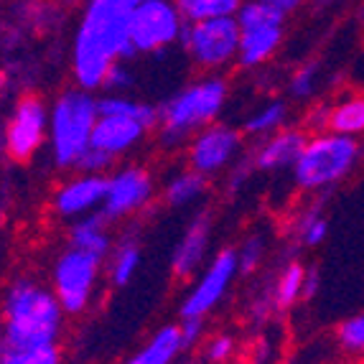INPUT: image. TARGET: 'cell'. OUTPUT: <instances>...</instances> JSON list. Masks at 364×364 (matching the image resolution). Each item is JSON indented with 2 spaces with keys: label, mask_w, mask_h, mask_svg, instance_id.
Masks as SVG:
<instances>
[{
  "label": "cell",
  "mask_w": 364,
  "mask_h": 364,
  "mask_svg": "<svg viewBox=\"0 0 364 364\" xmlns=\"http://www.w3.org/2000/svg\"><path fill=\"white\" fill-rule=\"evenodd\" d=\"M245 138L247 135L235 125L219 120L212 122L186 143V166L204 173L207 178L219 176L230 171L237 164V158L242 156Z\"/></svg>",
  "instance_id": "cell-11"
},
{
  "label": "cell",
  "mask_w": 364,
  "mask_h": 364,
  "mask_svg": "<svg viewBox=\"0 0 364 364\" xmlns=\"http://www.w3.org/2000/svg\"><path fill=\"white\" fill-rule=\"evenodd\" d=\"M306 138H309L306 128L288 125V128L267 135V138L255 140V148H252L247 156L250 166H252V171H260V173L291 171L293 164H296V158L304 151Z\"/></svg>",
  "instance_id": "cell-15"
},
{
  "label": "cell",
  "mask_w": 364,
  "mask_h": 364,
  "mask_svg": "<svg viewBox=\"0 0 364 364\" xmlns=\"http://www.w3.org/2000/svg\"><path fill=\"white\" fill-rule=\"evenodd\" d=\"M237 250V260H240V275H255L262 270L267 257V237L262 232H250Z\"/></svg>",
  "instance_id": "cell-27"
},
{
  "label": "cell",
  "mask_w": 364,
  "mask_h": 364,
  "mask_svg": "<svg viewBox=\"0 0 364 364\" xmlns=\"http://www.w3.org/2000/svg\"><path fill=\"white\" fill-rule=\"evenodd\" d=\"M67 245H74L79 250H87L92 255L102 257L107 262V255L115 240L109 235V222L100 212L90 214V217H82L77 222H72L67 232Z\"/></svg>",
  "instance_id": "cell-20"
},
{
  "label": "cell",
  "mask_w": 364,
  "mask_h": 364,
  "mask_svg": "<svg viewBox=\"0 0 364 364\" xmlns=\"http://www.w3.org/2000/svg\"><path fill=\"white\" fill-rule=\"evenodd\" d=\"M56 3V8H77V6H82L85 0H54Z\"/></svg>",
  "instance_id": "cell-37"
},
{
  "label": "cell",
  "mask_w": 364,
  "mask_h": 364,
  "mask_svg": "<svg viewBox=\"0 0 364 364\" xmlns=\"http://www.w3.org/2000/svg\"><path fill=\"white\" fill-rule=\"evenodd\" d=\"M186 28L173 0H143L130 13V43L138 54H164L181 41Z\"/></svg>",
  "instance_id": "cell-10"
},
{
  "label": "cell",
  "mask_w": 364,
  "mask_h": 364,
  "mask_svg": "<svg viewBox=\"0 0 364 364\" xmlns=\"http://www.w3.org/2000/svg\"><path fill=\"white\" fill-rule=\"evenodd\" d=\"M230 100V82L222 74H201L186 87L171 95L158 107L156 135L164 148H186V143L219 120Z\"/></svg>",
  "instance_id": "cell-3"
},
{
  "label": "cell",
  "mask_w": 364,
  "mask_h": 364,
  "mask_svg": "<svg viewBox=\"0 0 364 364\" xmlns=\"http://www.w3.org/2000/svg\"><path fill=\"white\" fill-rule=\"evenodd\" d=\"M323 130L364 138V92H346L331 105H326Z\"/></svg>",
  "instance_id": "cell-21"
},
{
  "label": "cell",
  "mask_w": 364,
  "mask_h": 364,
  "mask_svg": "<svg viewBox=\"0 0 364 364\" xmlns=\"http://www.w3.org/2000/svg\"><path fill=\"white\" fill-rule=\"evenodd\" d=\"M334 344L344 359L364 364V311L346 316L336 323Z\"/></svg>",
  "instance_id": "cell-25"
},
{
  "label": "cell",
  "mask_w": 364,
  "mask_h": 364,
  "mask_svg": "<svg viewBox=\"0 0 364 364\" xmlns=\"http://www.w3.org/2000/svg\"><path fill=\"white\" fill-rule=\"evenodd\" d=\"M306 270H309V265L304 260H298V257H288L275 270V275L267 283L275 314H286V311L296 309L301 301H306V293H304Z\"/></svg>",
  "instance_id": "cell-18"
},
{
  "label": "cell",
  "mask_w": 364,
  "mask_h": 364,
  "mask_svg": "<svg viewBox=\"0 0 364 364\" xmlns=\"http://www.w3.org/2000/svg\"><path fill=\"white\" fill-rule=\"evenodd\" d=\"M143 0H85L72 43V74L82 90H100L115 61L135 56L130 43V13Z\"/></svg>",
  "instance_id": "cell-1"
},
{
  "label": "cell",
  "mask_w": 364,
  "mask_h": 364,
  "mask_svg": "<svg viewBox=\"0 0 364 364\" xmlns=\"http://www.w3.org/2000/svg\"><path fill=\"white\" fill-rule=\"evenodd\" d=\"M0 318L6 326V346L11 349L59 344L67 323L54 288L33 275H18L8 283L0 301Z\"/></svg>",
  "instance_id": "cell-2"
},
{
  "label": "cell",
  "mask_w": 364,
  "mask_h": 364,
  "mask_svg": "<svg viewBox=\"0 0 364 364\" xmlns=\"http://www.w3.org/2000/svg\"><path fill=\"white\" fill-rule=\"evenodd\" d=\"M6 349V326H3V318H0V352Z\"/></svg>",
  "instance_id": "cell-38"
},
{
  "label": "cell",
  "mask_w": 364,
  "mask_h": 364,
  "mask_svg": "<svg viewBox=\"0 0 364 364\" xmlns=\"http://www.w3.org/2000/svg\"><path fill=\"white\" fill-rule=\"evenodd\" d=\"M135 85V74L133 69L125 64V61H115L112 67H109L107 77H105V90L107 92H120V95H125V92L130 90V87Z\"/></svg>",
  "instance_id": "cell-31"
},
{
  "label": "cell",
  "mask_w": 364,
  "mask_h": 364,
  "mask_svg": "<svg viewBox=\"0 0 364 364\" xmlns=\"http://www.w3.org/2000/svg\"><path fill=\"white\" fill-rule=\"evenodd\" d=\"M288 237L293 240L296 247H318V245L326 242L328 237V219L323 212L321 201L316 196L314 204H306L301 207L288 222Z\"/></svg>",
  "instance_id": "cell-22"
},
{
  "label": "cell",
  "mask_w": 364,
  "mask_h": 364,
  "mask_svg": "<svg viewBox=\"0 0 364 364\" xmlns=\"http://www.w3.org/2000/svg\"><path fill=\"white\" fill-rule=\"evenodd\" d=\"M178 326H181V336H183L186 349H196V346L204 341V334H207V318H181Z\"/></svg>",
  "instance_id": "cell-33"
},
{
  "label": "cell",
  "mask_w": 364,
  "mask_h": 364,
  "mask_svg": "<svg viewBox=\"0 0 364 364\" xmlns=\"http://www.w3.org/2000/svg\"><path fill=\"white\" fill-rule=\"evenodd\" d=\"M318 85H321V64L306 61V64L293 69V74L288 77V95L298 102H306L316 95Z\"/></svg>",
  "instance_id": "cell-28"
},
{
  "label": "cell",
  "mask_w": 364,
  "mask_h": 364,
  "mask_svg": "<svg viewBox=\"0 0 364 364\" xmlns=\"http://www.w3.org/2000/svg\"><path fill=\"white\" fill-rule=\"evenodd\" d=\"M151 133L146 122L138 120V117L128 115H100L97 125L92 130L90 146L97 148V151L107 153L112 161L128 156L130 151L146 140V135Z\"/></svg>",
  "instance_id": "cell-16"
},
{
  "label": "cell",
  "mask_w": 364,
  "mask_h": 364,
  "mask_svg": "<svg viewBox=\"0 0 364 364\" xmlns=\"http://www.w3.org/2000/svg\"><path fill=\"white\" fill-rule=\"evenodd\" d=\"M240 278V260L235 247H222L194 275V283L181 301V318H209Z\"/></svg>",
  "instance_id": "cell-9"
},
{
  "label": "cell",
  "mask_w": 364,
  "mask_h": 364,
  "mask_svg": "<svg viewBox=\"0 0 364 364\" xmlns=\"http://www.w3.org/2000/svg\"><path fill=\"white\" fill-rule=\"evenodd\" d=\"M288 125H291V105L283 97H273V100H265V102L257 105L250 112V117L242 125V133L252 140H262L267 135L288 128Z\"/></svg>",
  "instance_id": "cell-24"
},
{
  "label": "cell",
  "mask_w": 364,
  "mask_h": 364,
  "mask_svg": "<svg viewBox=\"0 0 364 364\" xmlns=\"http://www.w3.org/2000/svg\"><path fill=\"white\" fill-rule=\"evenodd\" d=\"M105 260L87 250L67 245L51 265V283L61 309L67 316H82L97 296Z\"/></svg>",
  "instance_id": "cell-6"
},
{
  "label": "cell",
  "mask_w": 364,
  "mask_h": 364,
  "mask_svg": "<svg viewBox=\"0 0 364 364\" xmlns=\"http://www.w3.org/2000/svg\"><path fill=\"white\" fill-rule=\"evenodd\" d=\"M107 194V173L77 171L72 178L61 181L51 194V212L64 222H77L82 217L100 212Z\"/></svg>",
  "instance_id": "cell-13"
},
{
  "label": "cell",
  "mask_w": 364,
  "mask_h": 364,
  "mask_svg": "<svg viewBox=\"0 0 364 364\" xmlns=\"http://www.w3.org/2000/svg\"><path fill=\"white\" fill-rule=\"evenodd\" d=\"M364 158L362 138L341 135L334 130L309 133L306 146L291 168L293 186L301 194L323 196L352 176Z\"/></svg>",
  "instance_id": "cell-4"
},
{
  "label": "cell",
  "mask_w": 364,
  "mask_h": 364,
  "mask_svg": "<svg viewBox=\"0 0 364 364\" xmlns=\"http://www.w3.org/2000/svg\"><path fill=\"white\" fill-rule=\"evenodd\" d=\"M153 199H156V178L151 171L140 164H125L107 176V194L100 214L109 225H115L148 209Z\"/></svg>",
  "instance_id": "cell-12"
},
{
  "label": "cell",
  "mask_w": 364,
  "mask_h": 364,
  "mask_svg": "<svg viewBox=\"0 0 364 364\" xmlns=\"http://www.w3.org/2000/svg\"><path fill=\"white\" fill-rule=\"evenodd\" d=\"M199 352L207 364H230L237 357V339L227 331H217L201 341Z\"/></svg>",
  "instance_id": "cell-30"
},
{
  "label": "cell",
  "mask_w": 364,
  "mask_h": 364,
  "mask_svg": "<svg viewBox=\"0 0 364 364\" xmlns=\"http://www.w3.org/2000/svg\"><path fill=\"white\" fill-rule=\"evenodd\" d=\"M318 286H321V273H318V270H316L314 265H309V270H306V283H304L306 301L316 296V291H318Z\"/></svg>",
  "instance_id": "cell-34"
},
{
  "label": "cell",
  "mask_w": 364,
  "mask_h": 364,
  "mask_svg": "<svg viewBox=\"0 0 364 364\" xmlns=\"http://www.w3.org/2000/svg\"><path fill=\"white\" fill-rule=\"evenodd\" d=\"M262 3H267L270 8H275L278 13H283V16H291V13H296L298 8L304 6L306 0H262Z\"/></svg>",
  "instance_id": "cell-35"
},
{
  "label": "cell",
  "mask_w": 364,
  "mask_h": 364,
  "mask_svg": "<svg viewBox=\"0 0 364 364\" xmlns=\"http://www.w3.org/2000/svg\"><path fill=\"white\" fill-rule=\"evenodd\" d=\"M49 140V105L41 95L16 100L11 115L0 130V151L11 164H31Z\"/></svg>",
  "instance_id": "cell-8"
},
{
  "label": "cell",
  "mask_w": 364,
  "mask_h": 364,
  "mask_svg": "<svg viewBox=\"0 0 364 364\" xmlns=\"http://www.w3.org/2000/svg\"><path fill=\"white\" fill-rule=\"evenodd\" d=\"M214 237V212L199 209L188 219L171 252V273L176 280H191L209 262V247Z\"/></svg>",
  "instance_id": "cell-14"
},
{
  "label": "cell",
  "mask_w": 364,
  "mask_h": 364,
  "mask_svg": "<svg viewBox=\"0 0 364 364\" xmlns=\"http://www.w3.org/2000/svg\"><path fill=\"white\" fill-rule=\"evenodd\" d=\"M115 166V161L107 156V153L97 151V148H87L85 156L79 158V164L74 171H87V173H107L109 168Z\"/></svg>",
  "instance_id": "cell-32"
},
{
  "label": "cell",
  "mask_w": 364,
  "mask_h": 364,
  "mask_svg": "<svg viewBox=\"0 0 364 364\" xmlns=\"http://www.w3.org/2000/svg\"><path fill=\"white\" fill-rule=\"evenodd\" d=\"M207 191H209V178L186 166V168L176 171V173H171L166 178L164 188H161V199H164L166 207L181 209L201 201L207 196Z\"/></svg>",
  "instance_id": "cell-23"
},
{
  "label": "cell",
  "mask_w": 364,
  "mask_h": 364,
  "mask_svg": "<svg viewBox=\"0 0 364 364\" xmlns=\"http://www.w3.org/2000/svg\"><path fill=\"white\" fill-rule=\"evenodd\" d=\"M240 56L237 64L245 69H257L278 54L283 36H286V23H252L240 26Z\"/></svg>",
  "instance_id": "cell-17"
},
{
  "label": "cell",
  "mask_w": 364,
  "mask_h": 364,
  "mask_svg": "<svg viewBox=\"0 0 364 364\" xmlns=\"http://www.w3.org/2000/svg\"><path fill=\"white\" fill-rule=\"evenodd\" d=\"M173 3L181 11L186 23H196V21L237 16V11H240L245 0H173Z\"/></svg>",
  "instance_id": "cell-26"
},
{
  "label": "cell",
  "mask_w": 364,
  "mask_h": 364,
  "mask_svg": "<svg viewBox=\"0 0 364 364\" xmlns=\"http://www.w3.org/2000/svg\"><path fill=\"white\" fill-rule=\"evenodd\" d=\"M240 36L242 31L235 16L196 21V23H186L181 33V46L201 72L219 74L222 69L237 64Z\"/></svg>",
  "instance_id": "cell-7"
},
{
  "label": "cell",
  "mask_w": 364,
  "mask_h": 364,
  "mask_svg": "<svg viewBox=\"0 0 364 364\" xmlns=\"http://www.w3.org/2000/svg\"><path fill=\"white\" fill-rule=\"evenodd\" d=\"M122 364H140V362H138V359H135V354H133V357H130L128 362H122Z\"/></svg>",
  "instance_id": "cell-41"
},
{
  "label": "cell",
  "mask_w": 364,
  "mask_h": 364,
  "mask_svg": "<svg viewBox=\"0 0 364 364\" xmlns=\"http://www.w3.org/2000/svg\"><path fill=\"white\" fill-rule=\"evenodd\" d=\"M140 262H143V250H140V237L135 232H122L109 250L105 270H107L109 283L115 288H125L138 273Z\"/></svg>",
  "instance_id": "cell-19"
},
{
  "label": "cell",
  "mask_w": 364,
  "mask_h": 364,
  "mask_svg": "<svg viewBox=\"0 0 364 364\" xmlns=\"http://www.w3.org/2000/svg\"><path fill=\"white\" fill-rule=\"evenodd\" d=\"M8 87V77H6V72L0 69V95H3V90Z\"/></svg>",
  "instance_id": "cell-39"
},
{
  "label": "cell",
  "mask_w": 364,
  "mask_h": 364,
  "mask_svg": "<svg viewBox=\"0 0 364 364\" xmlns=\"http://www.w3.org/2000/svg\"><path fill=\"white\" fill-rule=\"evenodd\" d=\"M0 364H64L59 344L33 346V349H11L6 346L0 352Z\"/></svg>",
  "instance_id": "cell-29"
},
{
  "label": "cell",
  "mask_w": 364,
  "mask_h": 364,
  "mask_svg": "<svg viewBox=\"0 0 364 364\" xmlns=\"http://www.w3.org/2000/svg\"><path fill=\"white\" fill-rule=\"evenodd\" d=\"M311 3H314V8H316V11H328V8H331V6H336V3H339V0H311Z\"/></svg>",
  "instance_id": "cell-36"
},
{
  "label": "cell",
  "mask_w": 364,
  "mask_h": 364,
  "mask_svg": "<svg viewBox=\"0 0 364 364\" xmlns=\"http://www.w3.org/2000/svg\"><path fill=\"white\" fill-rule=\"evenodd\" d=\"M100 120L95 92L69 87L49 107V151L56 168L74 171L90 148L92 130Z\"/></svg>",
  "instance_id": "cell-5"
},
{
  "label": "cell",
  "mask_w": 364,
  "mask_h": 364,
  "mask_svg": "<svg viewBox=\"0 0 364 364\" xmlns=\"http://www.w3.org/2000/svg\"><path fill=\"white\" fill-rule=\"evenodd\" d=\"M334 364H359V362H352V359H344V357H341L339 362H334Z\"/></svg>",
  "instance_id": "cell-40"
}]
</instances>
